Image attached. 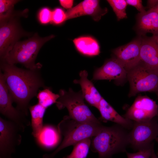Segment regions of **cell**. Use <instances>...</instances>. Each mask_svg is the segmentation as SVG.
Wrapping results in <instances>:
<instances>
[{
    "label": "cell",
    "instance_id": "6da1fadb",
    "mask_svg": "<svg viewBox=\"0 0 158 158\" xmlns=\"http://www.w3.org/2000/svg\"><path fill=\"white\" fill-rule=\"evenodd\" d=\"M0 67L10 93L17 104V109L28 115L30 101L37 95L39 88L44 86L37 70L24 69L4 62Z\"/></svg>",
    "mask_w": 158,
    "mask_h": 158
},
{
    "label": "cell",
    "instance_id": "7a4b0ae2",
    "mask_svg": "<svg viewBox=\"0 0 158 158\" xmlns=\"http://www.w3.org/2000/svg\"><path fill=\"white\" fill-rule=\"evenodd\" d=\"M129 132L117 124L110 126H103L99 133L92 137L91 150L98 153L99 158H111L115 154L126 152L129 146Z\"/></svg>",
    "mask_w": 158,
    "mask_h": 158
},
{
    "label": "cell",
    "instance_id": "3957f363",
    "mask_svg": "<svg viewBox=\"0 0 158 158\" xmlns=\"http://www.w3.org/2000/svg\"><path fill=\"white\" fill-rule=\"evenodd\" d=\"M103 126L101 123L81 122L75 121L68 116H64L57 126L59 133L63 137L62 142L53 152L44 154L43 158H53L63 149L71 145L74 146L86 139L95 136Z\"/></svg>",
    "mask_w": 158,
    "mask_h": 158
},
{
    "label": "cell",
    "instance_id": "277c9868",
    "mask_svg": "<svg viewBox=\"0 0 158 158\" xmlns=\"http://www.w3.org/2000/svg\"><path fill=\"white\" fill-rule=\"evenodd\" d=\"M54 37L51 35L41 37L35 34L27 40L18 41L2 61L12 65L20 63L28 69L38 70L42 66L39 63H35L38 52L43 44Z\"/></svg>",
    "mask_w": 158,
    "mask_h": 158
},
{
    "label": "cell",
    "instance_id": "5b68a950",
    "mask_svg": "<svg viewBox=\"0 0 158 158\" xmlns=\"http://www.w3.org/2000/svg\"><path fill=\"white\" fill-rule=\"evenodd\" d=\"M59 94L56 106L60 110L66 108L70 118L81 122L101 123L85 103L81 90L76 92L71 88L67 91L62 89Z\"/></svg>",
    "mask_w": 158,
    "mask_h": 158
},
{
    "label": "cell",
    "instance_id": "8992f818",
    "mask_svg": "<svg viewBox=\"0 0 158 158\" xmlns=\"http://www.w3.org/2000/svg\"><path fill=\"white\" fill-rule=\"evenodd\" d=\"M127 79L130 85L129 97L141 92L158 90V72L148 68L140 62L127 72Z\"/></svg>",
    "mask_w": 158,
    "mask_h": 158
},
{
    "label": "cell",
    "instance_id": "52a82bcc",
    "mask_svg": "<svg viewBox=\"0 0 158 158\" xmlns=\"http://www.w3.org/2000/svg\"><path fill=\"white\" fill-rule=\"evenodd\" d=\"M128 137L129 146L135 151L150 147L158 137V117L146 121H134Z\"/></svg>",
    "mask_w": 158,
    "mask_h": 158
},
{
    "label": "cell",
    "instance_id": "ba28073f",
    "mask_svg": "<svg viewBox=\"0 0 158 158\" xmlns=\"http://www.w3.org/2000/svg\"><path fill=\"white\" fill-rule=\"evenodd\" d=\"M20 131L16 123L0 117V158H13L11 155L21 142Z\"/></svg>",
    "mask_w": 158,
    "mask_h": 158
},
{
    "label": "cell",
    "instance_id": "9c48e42d",
    "mask_svg": "<svg viewBox=\"0 0 158 158\" xmlns=\"http://www.w3.org/2000/svg\"><path fill=\"white\" fill-rule=\"evenodd\" d=\"M13 14L8 18L0 21V55L2 60L25 32L21 28Z\"/></svg>",
    "mask_w": 158,
    "mask_h": 158
},
{
    "label": "cell",
    "instance_id": "30bf717a",
    "mask_svg": "<svg viewBox=\"0 0 158 158\" xmlns=\"http://www.w3.org/2000/svg\"><path fill=\"white\" fill-rule=\"evenodd\" d=\"M133 121L141 122L158 117V105L146 96H138L123 116Z\"/></svg>",
    "mask_w": 158,
    "mask_h": 158
},
{
    "label": "cell",
    "instance_id": "8fae6325",
    "mask_svg": "<svg viewBox=\"0 0 158 158\" xmlns=\"http://www.w3.org/2000/svg\"><path fill=\"white\" fill-rule=\"evenodd\" d=\"M13 100L4 80L3 73H0V112L9 120L18 125L23 132L30 124L23 112L12 106Z\"/></svg>",
    "mask_w": 158,
    "mask_h": 158
},
{
    "label": "cell",
    "instance_id": "7c38bea8",
    "mask_svg": "<svg viewBox=\"0 0 158 158\" xmlns=\"http://www.w3.org/2000/svg\"><path fill=\"white\" fill-rule=\"evenodd\" d=\"M141 37L136 38L129 43L119 47L113 51L115 57L128 72L140 61Z\"/></svg>",
    "mask_w": 158,
    "mask_h": 158
},
{
    "label": "cell",
    "instance_id": "4fadbf2b",
    "mask_svg": "<svg viewBox=\"0 0 158 158\" xmlns=\"http://www.w3.org/2000/svg\"><path fill=\"white\" fill-rule=\"evenodd\" d=\"M127 71L114 57L107 60L102 66L95 70L92 80H114L119 84L127 79Z\"/></svg>",
    "mask_w": 158,
    "mask_h": 158
},
{
    "label": "cell",
    "instance_id": "5bb4252c",
    "mask_svg": "<svg viewBox=\"0 0 158 158\" xmlns=\"http://www.w3.org/2000/svg\"><path fill=\"white\" fill-rule=\"evenodd\" d=\"M99 1L85 0L66 12V20L83 16H91L94 20L97 21L108 11L106 8H102L99 4Z\"/></svg>",
    "mask_w": 158,
    "mask_h": 158
},
{
    "label": "cell",
    "instance_id": "9a60e30c",
    "mask_svg": "<svg viewBox=\"0 0 158 158\" xmlns=\"http://www.w3.org/2000/svg\"><path fill=\"white\" fill-rule=\"evenodd\" d=\"M140 59L146 67L158 72V45L152 37H141Z\"/></svg>",
    "mask_w": 158,
    "mask_h": 158
},
{
    "label": "cell",
    "instance_id": "2e32d148",
    "mask_svg": "<svg viewBox=\"0 0 158 158\" xmlns=\"http://www.w3.org/2000/svg\"><path fill=\"white\" fill-rule=\"evenodd\" d=\"M88 73L85 70L79 73L80 78L75 79L73 82L79 84L85 99L90 105L98 109L100 102L103 98L92 82L87 78Z\"/></svg>",
    "mask_w": 158,
    "mask_h": 158
},
{
    "label": "cell",
    "instance_id": "e0dca14e",
    "mask_svg": "<svg viewBox=\"0 0 158 158\" xmlns=\"http://www.w3.org/2000/svg\"><path fill=\"white\" fill-rule=\"evenodd\" d=\"M137 29L140 34L151 33L153 35L158 34V12L154 7L143 13H139L137 17Z\"/></svg>",
    "mask_w": 158,
    "mask_h": 158
},
{
    "label": "cell",
    "instance_id": "ac0fdd59",
    "mask_svg": "<svg viewBox=\"0 0 158 158\" xmlns=\"http://www.w3.org/2000/svg\"><path fill=\"white\" fill-rule=\"evenodd\" d=\"M97 109L103 120L113 122L129 130L132 128L134 121L121 116L103 97Z\"/></svg>",
    "mask_w": 158,
    "mask_h": 158
},
{
    "label": "cell",
    "instance_id": "d6986e66",
    "mask_svg": "<svg viewBox=\"0 0 158 158\" xmlns=\"http://www.w3.org/2000/svg\"><path fill=\"white\" fill-rule=\"evenodd\" d=\"M61 135L58 130L50 125L43 126L39 135L36 140L38 144L47 149L52 148L59 143Z\"/></svg>",
    "mask_w": 158,
    "mask_h": 158
},
{
    "label": "cell",
    "instance_id": "ffe728a7",
    "mask_svg": "<svg viewBox=\"0 0 158 158\" xmlns=\"http://www.w3.org/2000/svg\"><path fill=\"white\" fill-rule=\"evenodd\" d=\"M73 42L77 50L84 55L93 56L99 55L100 53L99 43L92 37H80L74 39Z\"/></svg>",
    "mask_w": 158,
    "mask_h": 158
},
{
    "label": "cell",
    "instance_id": "44dd1931",
    "mask_svg": "<svg viewBox=\"0 0 158 158\" xmlns=\"http://www.w3.org/2000/svg\"><path fill=\"white\" fill-rule=\"evenodd\" d=\"M29 109L31 116L32 134L36 138L43 127V117L46 109L38 103L30 107Z\"/></svg>",
    "mask_w": 158,
    "mask_h": 158
},
{
    "label": "cell",
    "instance_id": "7402d4cb",
    "mask_svg": "<svg viewBox=\"0 0 158 158\" xmlns=\"http://www.w3.org/2000/svg\"><path fill=\"white\" fill-rule=\"evenodd\" d=\"M91 139H86L75 145L71 153L66 158H86L91 145Z\"/></svg>",
    "mask_w": 158,
    "mask_h": 158
},
{
    "label": "cell",
    "instance_id": "603a6c76",
    "mask_svg": "<svg viewBox=\"0 0 158 158\" xmlns=\"http://www.w3.org/2000/svg\"><path fill=\"white\" fill-rule=\"evenodd\" d=\"M38 103L47 109L55 103L59 97V94L53 93L50 88H45L40 91L37 95Z\"/></svg>",
    "mask_w": 158,
    "mask_h": 158
},
{
    "label": "cell",
    "instance_id": "cb8c5ba5",
    "mask_svg": "<svg viewBox=\"0 0 158 158\" xmlns=\"http://www.w3.org/2000/svg\"><path fill=\"white\" fill-rule=\"evenodd\" d=\"M107 1L112 8L118 20L127 18L126 10L128 4L126 0H108Z\"/></svg>",
    "mask_w": 158,
    "mask_h": 158
},
{
    "label": "cell",
    "instance_id": "d4e9b609",
    "mask_svg": "<svg viewBox=\"0 0 158 158\" xmlns=\"http://www.w3.org/2000/svg\"><path fill=\"white\" fill-rule=\"evenodd\" d=\"M19 1L16 0H0V20H6L13 14L14 5Z\"/></svg>",
    "mask_w": 158,
    "mask_h": 158
},
{
    "label": "cell",
    "instance_id": "484cf974",
    "mask_svg": "<svg viewBox=\"0 0 158 158\" xmlns=\"http://www.w3.org/2000/svg\"><path fill=\"white\" fill-rule=\"evenodd\" d=\"M66 20V13L62 9L57 8L52 11L51 21L54 24H59Z\"/></svg>",
    "mask_w": 158,
    "mask_h": 158
},
{
    "label": "cell",
    "instance_id": "4316f807",
    "mask_svg": "<svg viewBox=\"0 0 158 158\" xmlns=\"http://www.w3.org/2000/svg\"><path fill=\"white\" fill-rule=\"evenodd\" d=\"M154 144L150 147L144 150L138 151L134 153L126 152L127 158H151Z\"/></svg>",
    "mask_w": 158,
    "mask_h": 158
},
{
    "label": "cell",
    "instance_id": "83f0119b",
    "mask_svg": "<svg viewBox=\"0 0 158 158\" xmlns=\"http://www.w3.org/2000/svg\"><path fill=\"white\" fill-rule=\"evenodd\" d=\"M52 11L49 8L44 7L42 8L38 14V19L42 24H47L51 21Z\"/></svg>",
    "mask_w": 158,
    "mask_h": 158
},
{
    "label": "cell",
    "instance_id": "f1b7e54d",
    "mask_svg": "<svg viewBox=\"0 0 158 158\" xmlns=\"http://www.w3.org/2000/svg\"><path fill=\"white\" fill-rule=\"evenodd\" d=\"M127 4L135 7L140 12L143 13L146 12L145 8L142 4V1L141 0H126Z\"/></svg>",
    "mask_w": 158,
    "mask_h": 158
},
{
    "label": "cell",
    "instance_id": "f546056e",
    "mask_svg": "<svg viewBox=\"0 0 158 158\" xmlns=\"http://www.w3.org/2000/svg\"><path fill=\"white\" fill-rule=\"evenodd\" d=\"M59 1L62 7L68 9L72 8L73 3V1L72 0H60Z\"/></svg>",
    "mask_w": 158,
    "mask_h": 158
},
{
    "label": "cell",
    "instance_id": "4dcf8cb0",
    "mask_svg": "<svg viewBox=\"0 0 158 158\" xmlns=\"http://www.w3.org/2000/svg\"><path fill=\"white\" fill-rule=\"evenodd\" d=\"M152 37L158 45V34L155 35H153Z\"/></svg>",
    "mask_w": 158,
    "mask_h": 158
},
{
    "label": "cell",
    "instance_id": "1f68e13d",
    "mask_svg": "<svg viewBox=\"0 0 158 158\" xmlns=\"http://www.w3.org/2000/svg\"><path fill=\"white\" fill-rule=\"evenodd\" d=\"M151 158H158V157L155 152L154 148L153 149L152 151Z\"/></svg>",
    "mask_w": 158,
    "mask_h": 158
},
{
    "label": "cell",
    "instance_id": "d6a6232c",
    "mask_svg": "<svg viewBox=\"0 0 158 158\" xmlns=\"http://www.w3.org/2000/svg\"><path fill=\"white\" fill-rule=\"evenodd\" d=\"M153 7L158 12V1L155 5Z\"/></svg>",
    "mask_w": 158,
    "mask_h": 158
},
{
    "label": "cell",
    "instance_id": "836d02e7",
    "mask_svg": "<svg viewBox=\"0 0 158 158\" xmlns=\"http://www.w3.org/2000/svg\"><path fill=\"white\" fill-rule=\"evenodd\" d=\"M155 140L158 143V137H157L155 139Z\"/></svg>",
    "mask_w": 158,
    "mask_h": 158
},
{
    "label": "cell",
    "instance_id": "e575fe53",
    "mask_svg": "<svg viewBox=\"0 0 158 158\" xmlns=\"http://www.w3.org/2000/svg\"><path fill=\"white\" fill-rule=\"evenodd\" d=\"M158 97V90L155 92Z\"/></svg>",
    "mask_w": 158,
    "mask_h": 158
}]
</instances>
